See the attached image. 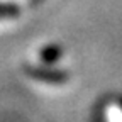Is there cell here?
Listing matches in <instances>:
<instances>
[{
    "label": "cell",
    "instance_id": "obj_1",
    "mask_svg": "<svg viewBox=\"0 0 122 122\" xmlns=\"http://www.w3.org/2000/svg\"><path fill=\"white\" fill-rule=\"evenodd\" d=\"M41 59H42V63H46V65H53V63H56V61L59 59V56H61V49L58 48V46H46V48L41 51Z\"/></svg>",
    "mask_w": 122,
    "mask_h": 122
}]
</instances>
